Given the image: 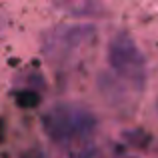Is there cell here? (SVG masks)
Returning <instances> with one entry per match:
<instances>
[{
    "label": "cell",
    "instance_id": "obj_1",
    "mask_svg": "<svg viewBox=\"0 0 158 158\" xmlns=\"http://www.w3.org/2000/svg\"><path fill=\"white\" fill-rule=\"evenodd\" d=\"M96 126L98 120L92 110L74 102H58L42 114L44 134L60 146L86 142L96 132Z\"/></svg>",
    "mask_w": 158,
    "mask_h": 158
},
{
    "label": "cell",
    "instance_id": "obj_2",
    "mask_svg": "<svg viewBox=\"0 0 158 158\" xmlns=\"http://www.w3.org/2000/svg\"><path fill=\"white\" fill-rule=\"evenodd\" d=\"M106 58L110 70L124 84L142 92L146 86V58L126 30H118L110 38Z\"/></svg>",
    "mask_w": 158,
    "mask_h": 158
},
{
    "label": "cell",
    "instance_id": "obj_3",
    "mask_svg": "<svg viewBox=\"0 0 158 158\" xmlns=\"http://www.w3.org/2000/svg\"><path fill=\"white\" fill-rule=\"evenodd\" d=\"M96 34V28L92 24H64V26H58L48 34V44H46V54H66L78 50L80 46H84L86 42L94 38Z\"/></svg>",
    "mask_w": 158,
    "mask_h": 158
},
{
    "label": "cell",
    "instance_id": "obj_4",
    "mask_svg": "<svg viewBox=\"0 0 158 158\" xmlns=\"http://www.w3.org/2000/svg\"><path fill=\"white\" fill-rule=\"evenodd\" d=\"M98 90L104 96V100L108 104L118 106L122 100H126V84L120 80L116 74H100L98 80Z\"/></svg>",
    "mask_w": 158,
    "mask_h": 158
},
{
    "label": "cell",
    "instance_id": "obj_5",
    "mask_svg": "<svg viewBox=\"0 0 158 158\" xmlns=\"http://www.w3.org/2000/svg\"><path fill=\"white\" fill-rule=\"evenodd\" d=\"M54 6L68 12V14H72V16H88V18H92V16L98 18V16H102L106 12L104 4L88 2V0H80V2H56Z\"/></svg>",
    "mask_w": 158,
    "mask_h": 158
},
{
    "label": "cell",
    "instance_id": "obj_6",
    "mask_svg": "<svg viewBox=\"0 0 158 158\" xmlns=\"http://www.w3.org/2000/svg\"><path fill=\"white\" fill-rule=\"evenodd\" d=\"M14 102L20 108H34L40 104V92L36 88H22V90H16L14 92Z\"/></svg>",
    "mask_w": 158,
    "mask_h": 158
},
{
    "label": "cell",
    "instance_id": "obj_7",
    "mask_svg": "<svg viewBox=\"0 0 158 158\" xmlns=\"http://www.w3.org/2000/svg\"><path fill=\"white\" fill-rule=\"evenodd\" d=\"M124 138L128 140V142H132L134 146H144V142L148 140V134L146 132H142V130H130V132H126L124 134Z\"/></svg>",
    "mask_w": 158,
    "mask_h": 158
},
{
    "label": "cell",
    "instance_id": "obj_8",
    "mask_svg": "<svg viewBox=\"0 0 158 158\" xmlns=\"http://www.w3.org/2000/svg\"><path fill=\"white\" fill-rule=\"evenodd\" d=\"M156 112H158V100H156Z\"/></svg>",
    "mask_w": 158,
    "mask_h": 158
}]
</instances>
